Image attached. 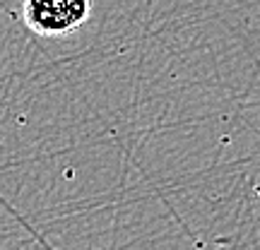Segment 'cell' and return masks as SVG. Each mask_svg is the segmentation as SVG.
<instances>
[{
  "instance_id": "6da1fadb",
  "label": "cell",
  "mask_w": 260,
  "mask_h": 250,
  "mask_svg": "<svg viewBox=\"0 0 260 250\" xmlns=\"http://www.w3.org/2000/svg\"><path fill=\"white\" fill-rule=\"evenodd\" d=\"M24 24L39 37L68 34L89 19L92 0H24Z\"/></svg>"
}]
</instances>
